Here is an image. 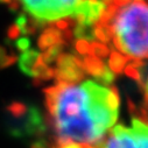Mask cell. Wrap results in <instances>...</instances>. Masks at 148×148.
I'll use <instances>...</instances> for the list:
<instances>
[{
	"instance_id": "10",
	"label": "cell",
	"mask_w": 148,
	"mask_h": 148,
	"mask_svg": "<svg viewBox=\"0 0 148 148\" xmlns=\"http://www.w3.org/2000/svg\"><path fill=\"white\" fill-rule=\"evenodd\" d=\"M13 61H14L13 60V56L7 55L6 50L4 48L0 47V65H1V66H7V65L12 64Z\"/></svg>"
},
{
	"instance_id": "12",
	"label": "cell",
	"mask_w": 148,
	"mask_h": 148,
	"mask_svg": "<svg viewBox=\"0 0 148 148\" xmlns=\"http://www.w3.org/2000/svg\"><path fill=\"white\" fill-rule=\"evenodd\" d=\"M143 88H145V93L148 98V71L146 73V76L143 77Z\"/></svg>"
},
{
	"instance_id": "6",
	"label": "cell",
	"mask_w": 148,
	"mask_h": 148,
	"mask_svg": "<svg viewBox=\"0 0 148 148\" xmlns=\"http://www.w3.org/2000/svg\"><path fill=\"white\" fill-rule=\"evenodd\" d=\"M106 11V5L100 0H83L76 10V13L72 18L77 21L78 25L90 27L91 25L98 22L104 12Z\"/></svg>"
},
{
	"instance_id": "7",
	"label": "cell",
	"mask_w": 148,
	"mask_h": 148,
	"mask_svg": "<svg viewBox=\"0 0 148 148\" xmlns=\"http://www.w3.org/2000/svg\"><path fill=\"white\" fill-rule=\"evenodd\" d=\"M41 61V54L35 50H26L19 58V66L26 75L33 77L35 66Z\"/></svg>"
},
{
	"instance_id": "5",
	"label": "cell",
	"mask_w": 148,
	"mask_h": 148,
	"mask_svg": "<svg viewBox=\"0 0 148 148\" xmlns=\"http://www.w3.org/2000/svg\"><path fill=\"white\" fill-rule=\"evenodd\" d=\"M55 63L56 66L54 70V76L56 77L57 83L75 84L85 76L82 61L70 54H61Z\"/></svg>"
},
{
	"instance_id": "15",
	"label": "cell",
	"mask_w": 148,
	"mask_h": 148,
	"mask_svg": "<svg viewBox=\"0 0 148 148\" xmlns=\"http://www.w3.org/2000/svg\"><path fill=\"white\" fill-rule=\"evenodd\" d=\"M85 148H95V147H90V146H85Z\"/></svg>"
},
{
	"instance_id": "11",
	"label": "cell",
	"mask_w": 148,
	"mask_h": 148,
	"mask_svg": "<svg viewBox=\"0 0 148 148\" xmlns=\"http://www.w3.org/2000/svg\"><path fill=\"white\" fill-rule=\"evenodd\" d=\"M16 46L20 50H27L29 47V41L27 39H20V40H18Z\"/></svg>"
},
{
	"instance_id": "8",
	"label": "cell",
	"mask_w": 148,
	"mask_h": 148,
	"mask_svg": "<svg viewBox=\"0 0 148 148\" xmlns=\"http://www.w3.org/2000/svg\"><path fill=\"white\" fill-rule=\"evenodd\" d=\"M62 32L63 30L60 27L58 28H49V29L45 30L40 38V41H39L40 48L46 50L47 48H49L54 45L62 43V41H63Z\"/></svg>"
},
{
	"instance_id": "1",
	"label": "cell",
	"mask_w": 148,
	"mask_h": 148,
	"mask_svg": "<svg viewBox=\"0 0 148 148\" xmlns=\"http://www.w3.org/2000/svg\"><path fill=\"white\" fill-rule=\"evenodd\" d=\"M45 93L57 143L77 142L98 148L117 123L119 97L113 88L93 81L57 83Z\"/></svg>"
},
{
	"instance_id": "9",
	"label": "cell",
	"mask_w": 148,
	"mask_h": 148,
	"mask_svg": "<svg viewBox=\"0 0 148 148\" xmlns=\"http://www.w3.org/2000/svg\"><path fill=\"white\" fill-rule=\"evenodd\" d=\"M126 65V58L125 56H121L120 54H117V53H113L111 55V58H110V66L113 71H117V72H120L123 70V68H125Z\"/></svg>"
},
{
	"instance_id": "2",
	"label": "cell",
	"mask_w": 148,
	"mask_h": 148,
	"mask_svg": "<svg viewBox=\"0 0 148 148\" xmlns=\"http://www.w3.org/2000/svg\"><path fill=\"white\" fill-rule=\"evenodd\" d=\"M111 6L98 22L104 23L116 48L132 60L148 58V5L142 1H125Z\"/></svg>"
},
{
	"instance_id": "14",
	"label": "cell",
	"mask_w": 148,
	"mask_h": 148,
	"mask_svg": "<svg viewBox=\"0 0 148 148\" xmlns=\"http://www.w3.org/2000/svg\"><path fill=\"white\" fill-rule=\"evenodd\" d=\"M0 1H5V3H12V0H0Z\"/></svg>"
},
{
	"instance_id": "13",
	"label": "cell",
	"mask_w": 148,
	"mask_h": 148,
	"mask_svg": "<svg viewBox=\"0 0 148 148\" xmlns=\"http://www.w3.org/2000/svg\"><path fill=\"white\" fill-rule=\"evenodd\" d=\"M33 148H46L45 143H41V142H36L33 145Z\"/></svg>"
},
{
	"instance_id": "4",
	"label": "cell",
	"mask_w": 148,
	"mask_h": 148,
	"mask_svg": "<svg viewBox=\"0 0 148 148\" xmlns=\"http://www.w3.org/2000/svg\"><path fill=\"white\" fill-rule=\"evenodd\" d=\"M101 148H148V124L132 119L131 126L117 125L103 140Z\"/></svg>"
},
{
	"instance_id": "3",
	"label": "cell",
	"mask_w": 148,
	"mask_h": 148,
	"mask_svg": "<svg viewBox=\"0 0 148 148\" xmlns=\"http://www.w3.org/2000/svg\"><path fill=\"white\" fill-rule=\"evenodd\" d=\"M35 22H57L72 18L83 0H16Z\"/></svg>"
}]
</instances>
